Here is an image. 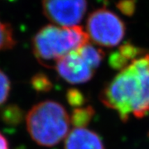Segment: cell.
Listing matches in <instances>:
<instances>
[{
	"instance_id": "cell-10",
	"label": "cell",
	"mask_w": 149,
	"mask_h": 149,
	"mask_svg": "<svg viewBox=\"0 0 149 149\" xmlns=\"http://www.w3.org/2000/svg\"><path fill=\"white\" fill-rule=\"evenodd\" d=\"M94 115V109L91 106L75 109L72 113L71 122L75 128H85L91 122Z\"/></svg>"
},
{
	"instance_id": "cell-4",
	"label": "cell",
	"mask_w": 149,
	"mask_h": 149,
	"mask_svg": "<svg viewBox=\"0 0 149 149\" xmlns=\"http://www.w3.org/2000/svg\"><path fill=\"white\" fill-rule=\"evenodd\" d=\"M86 32L97 45L113 47L121 42L125 35V25L113 12L100 8L93 12L88 17Z\"/></svg>"
},
{
	"instance_id": "cell-1",
	"label": "cell",
	"mask_w": 149,
	"mask_h": 149,
	"mask_svg": "<svg viewBox=\"0 0 149 149\" xmlns=\"http://www.w3.org/2000/svg\"><path fill=\"white\" fill-rule=\"evenodd\" d=\"M100 100L124 122L131 114L143 117L149 111V53L121 70L103 90Z\"/></svg>"
},
{
	"instance_id": "cell-13",
	"label": "cell",
	"mask_w": 149,
	"mask_h": 149,
	"mask_svg": "<svg viewBox=\"0 0 149 149\" xmlns=\"http://www.w3.org/2000/svg\"><path fill=\"white\" fill-rule=\"evenodd\" d=\"M32 85L36 90L40 91H47L52 86V84L47 80V78L45 75H41V74L36 75L32 79Z\"/></svg>"
},
{
	"instance_id": "cell-12",
	"label": "cell",
	"mask_w": 149,
	"mask_h": 149,
	"mask_svg": "<svg viewBox=\"0 0 149 149\" xmlns=\"http://www.w3.org/2000/svg\"><path fill=\"white\" fill-rule=\"evenodd\" d=\"M10 80L7 74L0 70V105L7 100L10 92Z\"/></svg>"
},
{
	"instance_id": "cell-14",
	"label": "cell",
	"mask_w": 149,
	"mask_h": 149,
	"mask_svg": "<svg viewBox=\"0 0 149 149\" xmlns=\"http://www.w3.org/2000/svg\"><path fill=\"white\" fill-rule=\"evenodd\" d=\"M118 8L125 15H132L135 10V1L134 0H122L118 3Z\"/></svg>"
},
{
	"instance_id": "cell-11",
	"label": "cell",
	"mask_w": 149,
	"mask_h": 149,
	"mask_svg": "<svg viewBox=\"0 0 149 149\" xmlns=\"http://www.w3.org/2000/svg\"><path fill=\"white\" fill-rule=\"evenodd\" d=\"M15 44L16 42L10 25L0 21V51L11 49Z\"/></svg>"
},
{
	"instance_id": "cell-9",
	"label": "cell",
	"mask_w": 149,
	"mask_h": 149,
	"mask_svg": "<svg viewBox=\"0 0 149 149\" xmlns=\"http://www.w3.org/2000/svg\"><path fill=\"white\" fill-rule=\"evenodd\" d=\"M79 49L81 54L85 56L86 61H88V63L94 69L96 70L100 66L104 57V53L101 49L95 47L90 43L85 44Z\"/></svg>"
},
{
	"instance_id": "cell-7",
	"label": "cell",
	"mask_w": 149,
	"mask_h": 149,
	"mask_svg": "<svg viewBox=\"0 0 149 149\" xmlns=\"http://www.w3.org/2000/svg\"><path fill=\"white\" fill-rule=\"evenodd\" d=\"M65 149H104L101 139L85 128H74L65 141Z\"/></svg>"
},
{
	"instance_id": "cell-16",
	"label": "cell",
	"mask_w": 149,
	"mask_h": 149,
	"mask_svg": "<svg viewBox=\"0 0 149 149\" xmlns=\"http://www.w3.org/2000/svg\"><path fill=\"white\" fill-rule=\"evenodd\" d=\"M0 149H9L8 143L5 139V137L0 133Z\"/></svg>"
},
{
	"instance_id": "cell-8",
	"label": "cell",
	"mask_w": 149,
	"mask_h": 149,
	"mask_svg": "<svg viewBox=\"0 0 149 149\" xmlns=\"http://www.w3.org/2000/svg\"><path fill=\"white\" fill-rule=\"evenodd\" d=\"M142 51L130 43L121 46L117 52H113L109 57V63L113 68L123 70L128 66L134 60L139 58Z\"/></svg>"
},
{
	"instance_id": "cell-15",
	"label": "cell",
	"mask_w": 149,
	"mask_h": 149,
	"mask_svg": "<svg viewBox=\"0 0 149 149\" xmlns=\"http://www.w3.org/2000/svg\"><path fill=\"white\" fill-rule=\"evenodd\" d=\"M67 99L69 100V103L73 106H78L84 102V97L81 95V93L78 91H70L68 92Z\"/></svg>"
},
{
	"instance_id": "cell-2",
	"label": "cell",
	"mask_w": 149,
	"mask_h": 149,
	"mask_svg": "<svg viewBox=\"0 0 149 149\" xmlns=\"http://www.w3.org/2000/svg\"><path fill=\"white\" fill-rule=\"evenodd\" d=\"M89 39L86 31L80 26L47 25L33 37L32 50L39 63L52 67L65 55L89 43Z\"/></svg>"
},
{
	"instance_id": "cell-5",
	"label": "cell",
	"mask_w": 149,
	"mask_h": 149,
	"mask_svg": "<svg viewBox=\"0 0 149 149\" xmlns=\"http://www.w3.org/2000/svg\"><path fill=\"white\" fill-rule=\"evenodd\" d=\"M43 13L49 21L60 27H74L87 10L86 0H42Z\"/></svg>"
},
{
	"instance_id": "cell-3",
	"label": "cell",
	"mask_w": 149,
	"mask_h": 149,
	"mask_svg": "<svg viewBox=\"0 0 149 149\" xmlns=\"http://www.w3.org/2000/svg\"><path fill=\"white\" fill-rule=\"evenodd\" d=\"M70 118L64 107L52 100L38 103L27 115V128L32 140L52 147L67 137Z\"/></svg>"
},
{
	"instance_id": "cell-6",
	"label": "cell",
	"mask_w": 149,
	"mask_h": 149,
	"mask_svg": "<svg viewBox=\"0 0 149 149\" xmlns=\"http://www.w3.org/2000/svg\"><path fill=\"white\" fill-rule=\"evenodd\" d=\"M59 75L70 84H82L91 80L95 70L88 63L80 49L65 55L56 64Z\"/></svg>"
}]
</instances>
